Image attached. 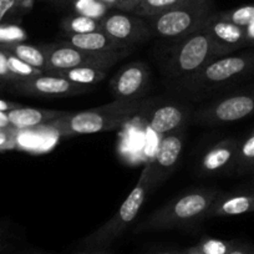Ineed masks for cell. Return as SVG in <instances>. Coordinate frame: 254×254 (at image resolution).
I'll use <instances>...</instances> for the list:
<instances>
[{"label": "cell", "instance_id": "cell-9", "mask_svg": "<svg viewBox=\"0 0 254 254\" xmlns=\"http://www.w3.org/2000/svg\"><path fill=\"white\" fill-rule=\"evenodd\" d=\"M90 86L74 84L63 76L55 74H43L25 81L11 84V91L26 96L43 97V99H64L76 95L86 94Z\"/></svg>", "mask_w": 254, "mask_h": 254}, {"label": "cell", "instance_id": "cell-41", "mask_svg": "<svg viewBox=\"0 0 254 254\" xmlns=\"http://www.w3.org/2000/svg\"><path fill=\"white\" fill-rule=\"evenodd\" d=\"M252 172H254V166H253V168H252Z\"/></svg>", "mask_w": 254, "mask_h": 254}, {"label": "cell", "instance_id": "cell-6", "mask_svg": "<svg viewBox=\"0 0 254 254\" xmlns=\"http://www.w3.org/2000/svg\"><path fill=\"white\" fill-rule=\"evenodd\" d=\"M216 58L218 56L211 38L202 28L176 40L168 54L166 70L171 76L185 79Z\"/></svg>", "mask_w": 254, "mask_h": 254}, {"label": "cell", "instance_id": "cell-32", "mask_svg": "<svg viewBox=\"0 0 254 254\" xmlns=\"http://www.w3.org/2000/svg\"><path fill=\"white\" fill-rule=\"evenodd\" d=\"M142 0H119L117 3V10L125 11V13H133Z\"/></svg>", "mask_w": 254, "mask_h": 254}, {"label": "cell", "instance_id": "cell-38", "mask_svg": "<svg viewBox=\"0 0 254 254\" xmlns=\"http://www.w3.org/2000/svg\"><path fill=\"white\" fill-rule=\"evenodd\" d=\"M102 4L107 6V8H117V3H119V0H100Z\"/></svg>", "mask_w": 254, "mask_h": 254}, {"label": "cell", "instance_id": "cell-26", "mask_svg": "<svg viewBox=\"0 0 254 254\" xmlns=\"http://www.w3.org/2000/svg\"><path fill=\"white\" fill-rule=\"evenodd\" d=\"M75 14L101 20L109 14V9L100 0H75Z\"/></svg>", "mask_w": 254, "mask_h": 254}, {"label": "cell", "instance_id": "cell-30", "mask_svg": "<svg viewBox=\"0 0 254 254\" xmlns=\"http://www.w3.org/2000/svg\"><path fill=\"white\" fill-rule=\"evenodd\" d=\"M20 0H0V23H3L6 16L16 14Z\"/></svg>", "mask_w": 254, "mask_h": 254}, {"label": "cell", "instance_id": "cell-25", "mask_svg": "<svg viewBox=\"0 0 254 254\" xmlns=\"http://www.w3.org/2000/svg\"><path fill=\"white\" fill-rule=\"evenodd\" d=\"M218 15L224 20L231 21L232 24H236L244 29L254 20V4H247L231 10L219 11Z\"/></svg>", "mask_w": 254, "mask_h": 254}, {"label": "cell", "instance_id": "cell-14", "mask_svg": "<svg viewBox=\"0 0 254 254\" xmlns=\"http://www.w3.org/2000/svg\"><path fill=\"white\" fill-rule=\"evenodd\" d=\"M63 41L71 44L75 48L81 49L87 53L100 54V55H114L121 59L128 55L133 50V46L115 40L114 38L109 36L102 30L87 34H65Z\"/></svg>", "mask_w": 254, "mask_h": 254}, {"label": "cell", "instance_id": "cell-18", "mask_svg": "<svg viewBox=\"0 0 254 254\" xmlns=\"http://www.w3.org/2000/svg\"><path fill=\"white\" fill-rule=\"evenodd\" d=\"M65 112L66 111L20 106L6 112V120L11 126L16 128H31V127L45 126L53 120L65 115Z\"/></svg>", "mask_w": 254, "mask_h": 254}, {"label": "cell", "instance_id": "cell-29", "mask_svg": "<svg viewBox=\"0 0 254 254\" xmlns=\"http://www.w3.org/2000/svg\"><path fill=\"white\" fill-rule=\"evenodd\" d=\"M0 81L5 84H15L18 82L16 77L11 74L8 64V54L0 46Z\"/></svg>", "mask_w": 254, "mask_h": 254}, {"label": "cell", "instance_id": "cell-5", "mask_svg": "<svg viewBox=\"0 0 254 254\" xmlns=\"http://www.w3.org/2000/svg\"><path fill=\"white\" fill-rule=\"evenodd\" d=\"M213 13L214 0H183L166 13L150 18V28L153 35L176 41L203 28Z\"/></svg>", "mask_w": 254, "mask_h": 254}, {"label": "cell", "instance_id": "cell-24", "mask_svg": "<svg viewBox=\"0 0 254 254\" xmlns=\"http://www.w3.org/2000/svg\"><path fill=\"white\" fill-rule=\"evenodd\" d=\"M6 51V50H5ZM8 64H9V69H10L11 74L16 77L18 82L25 81V80H30L33 77L39 76V75H43L45 72H43L41 70L36 69V67L31 66L25 61L20 60L19 58H16L13 54L8 53Z\"/></svg>", "mask_w": 254, "mask_h": 254}, {"label": "cell", "instance_id": "cell-21", "mask_svg": "<svg viewBox=\"0 0 254 254\" xmlns=\"http://www.w3.org/2000/svg\"><path fill=\"white\" fill-rule=\"evenodd\" d=\"M61 28L65 31V34H87L102 30L101 20L80 15V14H74L64 19Z\"/></svg>", "mask_w": 254, "mask_h": 254}, {"label": "cell", "instance_id": "cell-11", "mask_svg": "<svg viewBox=\"0 0 254 254\" xmlns=\"http://www.w3.org/2000/svg\"><path fill=\"white\" fill-rule=\"evenodd\" d=\"M186 140V127L163 136L158 145L155 160H151L150 193L175 171L182 155Z\"/></svg>", "mask_w": 254, "mask_h": 254}, {"label": "cell", "instance_id": "cell-28", "mask_svg": "<svg viewBox=\"0 0 254 254\" xmlns=\"http://www.w3.org/2000/svg\"><path fill=\"white\" fill-rule=\"evenodd\" d=\"M236 241H224V239L203 237L197 244V248L204 254H228Z\"/></svg>", "mask_w": 254, "mask_h": 254}, {"label": "cell", "instance_id": "cell-23", "mask_svg": "<svg viewBox=\"0 0 254 254\" xmlns=\"http://www.w3.org/2000/svg\"><path fill=\"white\" fill-rule=\"evenodd\" d=\"M181 1L183 0H142L132 14L140 18L150 19L175 8Z\"/></svg>", "mask_w": 254, "mask_h": 254}, {"label": "cell", "instance_id": "cell-8", "mask_svg": "<svg viewBox=\"0 0 254 254\" xmlns=\"http://www.w3.org/2000/svg\"><path fill=\"white\" fill-rule=\"evenodd\" d=\"M48 60V74L69 70L72 67H96V69L109 70L121 58L114 55H100V54L87 53L77 49L65 41L50 43L41 45Z\"/></svg>", "mask_w": 254, "mask_h": 254}, {"label": "cell", "instance_id": "cell-19", "mask_svg": "<svg viewBox=\"0 0 254 254\" xmlns=\"http://www.w3.org/2000/svg\"><path fill=\"white\" fill-rule=\"evenodd\" d=\"M4 50L8 53L13 54L16 58L20 60L25 61L31 66L36 67V69L41 70L43 72L48 74V60H46L45 53H44L43 48L36 45H31L28 43H18L13 44V45H0Z\"/></svg>", "mask_w": 254, "mask_h": 254}, {"label": "cell", "instance_id": "cell-27", "mask_svg": "<svg viewBox=\"0 0 254 254\" xmlns=\"http://www.w3.org/2000/svg\"><path fill=\"white\" fill-rule=\"evenodd\" d=\"M28 40V33L23 26L18 24L0 23V45H13L18 43H25Z\"/></svg>", "mask_w": 254, "mask_h": 254}, {"label": "cell", "instance_id": "cell-7", "mask_svg": "<svg viewBox=\"0 0 254 254\" xmlns=\"http://www.w3.org/2000/svg\"><path fill=\"white\" fill-rule=\"evenodd\" d=\"M254 115V87L214 100L194 114L193 121L203 126L231 124Z\"/></svg>", "mask_w": 254, "mask_h": 254}, {"label": "cell", "instance_id": "cell-17", "mask_svg": "<svg viewBox=\"0 0 254 254\" xmlns=\"http://www.w3.org/2000/svg\"><path fill=\"white\" fill-rule=\"evenodd\" d=\"M239 141L237 138H226L216 143L204 153L201 162V170L204 173H216L232 166L238 152Z\"/></svg>", "mask_w": 254, "mask_h": 254}, {"label": "cell", "instance_id": "cell-34", "mask_svg": "<svg viewBox=\"0 0 254 254\" xmlns=\"http://www.w3.org/2000/svg\"><path fill=\"white\" fill-rule=\"evenodd\" d=\"M244 33H246L247 46H254V20L247 28H244Z\"/></svg>", "mask_w": 254, "mask_h": 254}, {"label": "cell", "instance_id": "cell-15", "mask_svg": "<svg viewBox=\"0 0 254 254\" xmlns=\"http://www.w3.org/2000/svg\"><path fill=\"white\" fill-rule=\"evenodd\" d=\"M254 212V190H236L217 196L207 212L206 218L211 217L241 216Z\"/></svg>", "mask_w": 254, "mask_h": 254}, {"label": "cell", "instance_id": "cell-40", "mask_svg": "<svg viewBox=\"0 0 254 254\" xmlns=\"http://www.w3.org/2000/svg\"><path fill=\"white\" fill-rule=\"evenodd\" d=\"M48 1H53V3H63V1H67V0H48Z\"/></svg>", "mask_w": 254, "mask_h": 254}, {"label": "cell", "instance_id": "cell-36", "mask_svg": "<svg viewBox=\"0 0 254 254\" xmlns=\"http://www.w3.org/2000/svg\"><path fill=\"white\" fill-rule=\"evenodd\" d=\"M76 254H112V253L109 251H104V249H94V251L79 252V253H76Z\"/></svg>", "mask_w": 254, "mask_h": 254}, {"label": "cell", "instance_id": "cell-10", "mask_svg": "<svg viewBox=\"0 0 254 254\" xmlns=\"http://www.w3.org/2000/svg\"><path fill=\"white\" fill-rule=\"evenodd\" d=\"M104 33L126 45L133 46L150 39L153 35L150 24L132 13L115 11L101 19Z\"/></svg>", "mask_w": 254, "mask_h": 254}, {"label": "cell", "instance_id": "cell-16", "mask_svg": "<svg viewBox=\"0 0 254 254\" xmlns=\"http://www.w3.org/2000/svg\"><path fill=\"white\" fill-rule=\"evenodd\" d=\"M188 119H190V114H188L187 107L168 104L157 107L150 115L147 124L153 132L167 135V133L180 130L182 127H186V122Z\"/></svg>", "mask_w": 254, "mask_h": 254}, {"label": "cell", "instance_id": "cell-22", "mask_svg": "<svg viewBox=\"0 0 254 254\" xmlns=\"http://www.w3.org/2000/svg\"><path fill=\"white\" fill-rule=\"evenodd\" d=\"M254 166V130L239 142L238 152L234 160L233 167L238 172H252Z\"/></svg>", "mask_w": 254, "mask_h": 254}, {"label": "cell", "instance_id": "cell-13", "mask_svg": "<svg viewBox=\"0 0 254 254\" xmlns=\"http://www.w3.org/2000/svg\"><path fill=\"white\" fill-rule=\"evenodd\" d=\"M203 29L211 38L218 58L231 55L239 49L247 48L244 29L224 20L216 11L209 16Z\"/></svg>", "mask_w": 254, "mask_h": 254}, {"label": "cell", "instance_id": "cell-33", "mask_svg": "<svg viewBox=\"0 0 254 254\" xmlns=\"http://www.w3.org/2000/svg\"><path fill=\"white\" fill-rule=\"evenodd\" d=\"M34 5V0H20L19 1L18 9H16V14H26L31 10Z\"/></svg>", "mask_w": 254, "mask_h": 254}, {"label": "cell", "instance_id": "cell-31", "mask_svg": "<svg viewBox=\"0 0 254 254\" xmlns=\"http://www.w3.org/2000/svg\"><path fill=\"white\" fill-rule=\"evenodd\" d=\"M228 254H254V246L247 242L236 241Z\"/></svg>", "mask_w": 254, "mask_h": 254}, {"label": "cell", "instance_id": "cell-3", "mask_svg": "<svg viewBox=\"0 0 254 254\" xmlns=\"http://www.w3.org/2000/svg\"><path fill=\"white\" fill-rule=\"evenodd\" d=\"M150 172L151 160L147 161L135 188L122 202L119 211L106 223L84 238V241L81 242L82 246L87 248L110 246L131 226V223L137 218L143 203L150 194Z\"/></svg>", "mask_w": 254, "mask_h": 254}, {"label": "cell", "instance_id": "cell-1", "mask_svg": "<svg viewBox=\"0 0 254 254\" xmlns=\"http://www.w3.org/2000/svg\"><path fill=\"white\" fill-rule=\"evenodd\" d=\"M155 99L114 100L110 104L80 112H65L43 127H49L61 137L106 132L116 130L133 115L150 106Z\"/></svg>", "mask_w": 254, "mask_h": 254}, {"label": "cell", "instance_id": "cell-2", "mask_svg": "<svg viewBox=\"0 0 254 254\" xmlns=\"http://www.w3.org/2000/svg\"><path fill=\"white\" fill-rule=\"evenodd\" d=\"M218 194L219 190L214 188L188 190L141 221L133 232L172 229L197 223L206 218L209 207Z\"/></svg>", "mask_w": 254, "mask_h": 254}, {"label": "cell", "instance_id": "cell-20", "mask_svg": "<svg viewBox=\"0 0 254 254\" xmlns=\"http://www.w3.org/2000/svg\"><path fill=\"white\" fill-rule=\"evenodd\" d=\"M55 75L63 76L74 84L82 85V86H95L99 82L104 81L105 77L107 76L106 70L96 69V67H72L69 70L55 72Z\"/></svg>", "mask_w": 254, "mask_h": 254}, {"label": "cell", "instance_id": "cell-37", "mask_svg": "<svg viewBox=\"0 0 254 254\" xmlns=\"http://www.w3.org/2000/svg\"><path fill=\"white\" fill-rule=\"evenodd\" d=\"M182 254H204V253H202V252L197 248V246H194V247H190V248L182 251Z\"/></svg>", "mask_w": 254, "mask_h": 254}, {"label": "cell", "instance_id": "cell-12", "mask_svg": "<svg viewBox=\"0 0 254 254\" xmlns=\"http://www.w3.org/2000/svg\"><path fill=\"white\" fill-rule=\"evenodd\" d=\"M150 67L147 64L135 61L125 65L110 81V92L114 100H138L150 82Z\"/></svg>", "mask_w": 254, "mask_h": 254}, {"label": "cell", "instance_id": "cell-4", "mask_svg": "<svg viewBox=\"0 0 254 254\" xmlns=\"http://www.w3.org/2000/svg\"><path fill=\"white\" fill-rule=\"evenodd\" d=\"M254 72V51L216 58L201 70L182 79L183 86L193 92L214 91Z\"/></svg>", "mask_w": 254, "mask_h": 254}, {"label": "cell", "instance_id": "cell-35", "mask_svg": "<svg viewBox=\"0 0 254 254\" xmlns=\"http://www.w3.org/2000/svg\"><path fill=\"white\" fill-rule=\"evenodd\" d=\"M21 105L15 104V102L5 101V100H0V112H8L10 110L16 109V107H20Z\"/></svg>", "mask_w": 254, "mask_h": 254}, {"label": "cell", "instance_id": "cell-39", "mask_svg": "<svg viewBox=\"0 0 254 254\" xmlns=\"http://www.w3.org/2000/svg\"><path fill=\"white\" fill-rule=\"evenodd\" d=\"M156 254H182V252H173V251H163V252H158Z\"/></svg>", "mask_w": 254, "mask_h": 254}]
</instances>
